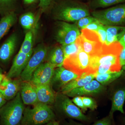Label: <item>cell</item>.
<instances>
[{"label":"cell","mask_w":125,"mask_h":125,"mask_svg":"<svg viewBox=\"0 0 125 125\" xmlns=\"http://www.w3.org/2000/svg\"><path fill=\"white\" fill-rule=\"evenodd\" d=\"M81 98L84 106L87 108H89L92 111L97 109V105L93 98L85 96H81Z\"/></svg>","instance_id":"obj_31"},{"label":"cell","mask_w":125,"mask_h":125,"mask_svg":"<svg viewBox=\"0 0 125 125\" xmlns=\"http://www.w3.org/2000/svg\"><path fill=\"white\" fill-rule=\"evenodd\" d=\"M124 71L122 69L117 72H110L103 74H98L95 75V79L102 85H107L116 80L122 76Z\"/></svg>","instance_id":"obj_24"},{"label":"cell","mask_w":125,"mask_h":125,"mask_svg":"<svg viewBox=\"0 0 125 125\" xmlns=\"http://www.w3.org/2000/svg\"><path fill=\"white\" fill-rule=\"evenodd\" d=\"M54 125H60L59 123L57 122L54 121Z\"/></svg>","instance_id":"obj_44"},{"label":"cell","mask_w":125,"mask_h":125,"mask_svg":"<svg viewBox=\"0 0 125 125\" xmlns=\"http://www.w3.org/2000/svg\"><path fill=\"white\" fill-rule=\"evenodd\" d=\"M48 61L57 67L62 66L64 60V53L61 46H56L48 55Z\"/></svg>","instance_id":"obj_23"},{"label":"cell","mask_w":125,"mask_h":125,"mask_svg":"<svg viewBox=\"0 0 125 125\" xmlns=\"http://www.w3.org/2000/svg\"><path fill=\"white\" fill-rule=\"evenodd\" d=\"M31 56L19 52L14 58L12 65L6 75L7 77L13 79L20 76Z\"/></svg>","instance_id":"obj_15"},{"label":"cell","mask_w":125,"mask_h":125,"mask_svg":"<svg viewBox=\"0 0 125 125\" xmlns=\"http://www.w3.org/2000/svg\"><path fill=\"white\" fill-rule=\"evenodd\" d=\"M120 63L122 69L125 72V47L123 48L119 56Z\"/></svg>","instance_id":"obj_37"},{"label":"cell","mask_w":125,"mask_h":125,"mask_svg":"<svg viewBox=\"0 0 125 125\" xmlns=\"http://www.w3.org/2000/svg\"><path fill=\"white\" fill-rule=\"evenodd\" d=\"M1 94L0 93V96L1 95Z\"/></svg>","instance_id":"obj_47"},{"label":"cell","mask_w":125,"mask_h":125,"mask_svg":"<svg viewBox=\"0 0 125 125\" xmlns=\"http://www.w3.org/2000/svg\"><path fill=\"white\" fill-rule=\"evenodd\" d=\"M95 78V74L83 73L63 86L61 89L60 92L65 94L72 90L84 86L93 80Z\"/></svg>","instance_id":"obj_18"},{"label":"cell","mask_w":125,"mask_h":125,"mask_svg":"<svg viewBox=\"0 0 125 125\" xmlns=\"http://www.w3.org/2000/svg\"><path fill=\"white\" fill-rule=\"evenodd\" d=\"M36 87L38 102L47 105L53 104L56 94L50 85H42Z\"/></svg>","instance_id":"obj_19"},{"label":"cell","mask_w":125,"mask_h":125,"mask_svg":"<svg viewBox=\"0 0 125 125\" xmlns=\"http://www.w3.org/2000/svg\"><path fill=\"white\" fill-rule=\"evenodd\" d=\"M104 26L106 32V45H108L116 42H119L125 33V26Z\"/></svg>","instance_id":"obj_21"},{"label":"cell","mask_w":125,"mask_h":125,"mask_svg":"<svg viewBox=\"0 0 125 125\" xmlns=\"http://www.w3.org/2000/svg\"><path fill=\"white\" fill-rule=\"evenodd\" d=\"M123 124L124 125H125V117H124V120H123Z\"/></svg>","instance_id":"obj_45"},{"label":"cell","mask_w":125,"mask_h":125,"mask_svg":"<svg viewBox=\"0 0 125 125\" xmlns=\"http://www.w3.org/2000/svg\"><path fill=\"white\" fill-rule=\"evenodd\" d=\"M54 121H51L43 125H54Z\"/></svg>","instance_id":"obj_42"},{"label":"cell","mask_w":125,"mask_h":125,"mask_svg":"<svg viewBox=\"0 0 125 125\" xmlns=\"http://www.w3.org/2000/svg\"><path fill=\"white\" fill-rule=\"evenodd\" d=\"M19 92L24 104L34 105L38 103L36 87L30 81H22Z\"/></svg>","instance_id":"obj_17"},{"label":"cell","mask_w":125,"mask_h":125,"mask_svg":"<svg viewBox=\"0 0 125 125\" xmlns=\"http://www.w3.org/2000/svg\"><path fill=\"white\" fill-rule=\"evenodd\" d=\"M72 101L77 107L81 108L84 112L87 111V108L85 107L83 102L81 96H78L74 97Z\"/></svg>","instance_id":"obj_35"},{"label":"cell","mask_w":125,"mask_h":125,"mask_svg":"<svg viewBox=\"0 0 125 125\" xmlns=\"http://www.w3.org/2000/svg\"><path fill=\"white\" fill-rule=\"evenodd\" d=\"M69 125H82L81 124H80V123H71Z\"/></svg>","instance_id":"obj_43"},{"label":"cell","mask_w":125,"mask_h":125,"mask_svg":"<svg viewBox=\"0 0 125 125\" xmlns=\"http://www.w3.org/2000/svg\"><path fill=\"white\" fill-rule=\"evenodd\" d=\"M125 101V85L118 88L115 91L112 98V107L109 115L113 117L117 111L125 113L123 106Z\"/></svg>","instance_id":"obj_20"},{"label":"cell","mask_w":125,"mask_h":125,"mask_svg":"<svg viewBox=\"0 0 125 125\" xmlns=\"http://www.w3.org/2000/svg\"><path fill=\"white\" fill-rule=\"evenodd\" d=\"M18 37L17 34H11L0 47V62L6 63L10 60L15 51Z\"/></svg>","instance_id":"obj_16"},{"label":"cell","mask_w":125,"mask_h":125,"mask_svg":"<svg viewBox=\"0 0 125 125\" xmlns=\"http://www.w3.org/2000/svg\"><path fill=\"white\" fill-rule=\"evenodd\" d=\"M54 104L56 110L64 116L81 121L88 120L87 116L65 94L61 92L56 94Z\"/></svg>","instance_id":"obj_6"},{"label":"cell","mask_w":125,"mask_h":125,"mask_svg":"<svg viewBox=\"0 0 125 125\" xmlns=\"http://www.w3.org/2000/svg\"><path fill=\"white\" fill-rule=\"evenodd\" d=\"M25 108L19 92L0 108V125H21Z\"/></svg>","instance_id":"obj_4"},{"label":"cell","mask_w":125,"mask_h":125,"mask_svg":"<svg viewBox=\"0 0 125 125\" xmlns=\"http://www.w3.org/2000/svg\"><path fill=\"white\" fill-rule=\"evenodd\" d=\"M123 48L119 42L103 45L101 53L97 55L98 66L95 75L121 70L119 56Z\"/></svg>","instance_id":"obj_1"},{"label":"cell","mask_w":125,"mask_h":125,"mask_svg":"<svg viewBox=\"0 0 125 125\" xmlns=\"http://www.w3.org/2000/svg\"><path fill=\"white\" fill-rule=\"evenodd\" d=\"M92 14V16L103 25H125V3L104 10H94Z\"/></svg>","instance_id":"obj_5"},{"label":"cell","mask_w":125,"mask_h":125,"mask_svg":"<svg viewBox=\"0 0 125 125\" xmlns=\"http://www.w3.org/2000/svg\"><path fill=\"white\" fill-rule=\"evenodd\" d=\"M17 20V16L14 11L2 16L0 20V40L15 24Z\"/></svg>","instance_id":"obj_22"},{"label":"cell","mask_w":125,"mask_h":125,"mask_svg":"<svg viewBox=\"0 0 125 125\" xmlns=\"http://www.w3.org/2000/svg\"><path fill=\"white\" fill-rule=\"evenodd\" d=\"M55 0H39V7L41 12H45L52 7Z\"/></svg>","instance_id":"obj_32"},{"label":"cell","mask_w":125,"mask_h":125,"mask_svg":"<svg viewBox=\"0 0 125 125\" xmlns=\"http://www.w3.org/2000/svg\"><path fill=\"white\" fill-rule=\"evenodd\" d=\"M125 3V0H92L90 7L93 9L104 8Z\"/></svg>","instance_id":"obj_26"},{"label":"cell","mask_w":125,"mask_h":125,"mask_svg":"<svg viewBox=\"0 0 125 125\" xmlns=\"http://www.w3.org/2000/svg\"><path fill=\"white\" fill-rule=\"evenodd\" d=\"M105 87L96 80L91 82L82 87L75 89L65 94L69 97L85 96L98 94L105 89Z\"/></svg>","instance_id":"obj_14"},{"label":"cell","mask_w":125,"mask_h":125,"mask_svg":"<svg viewBox=\"0 0 125 125\" xmlns=\"http://www.w3.org/2000/svg\"><path fill=\"white\" fill-rule=\"evenodd\" d=\"M61 47L64 53V59L70 56L76 54L81 49L80 47L76 42L71 44L62 45Z\"/></svg>","instance_id":"obj_29"},{"label":"cell","mask_w":125,"mask_h":125,"mask_svg":"<svg viewBox=\"0 0 125 125\" xmlns=\"http://www.w3.org/2000/svg\"><path fill=\"white\" fill-rule=\"evenodd\" d=\"M57 67L47 62L43 63L35 70L30 81L35 86L50 85L54 70Z\"/></svg>","instance_id":"obj_11"},{"label":"cell","mask_w":125,"mask_h":125,"mask_svg":"<svg viewBox=\"0 0 125 125\" xmlns=\"http://www.w3.org/2000/svg\"><path fill=\"white\" fill-rule=\"evenodd\" d=\"M16 0H0V14L2 16L14 11Z\"/></svg>","instance_id":"obj_28"},{"label":"cell","mask_w":125,"mask_h":125,"mask_svg":"<svg viewBox=\"0 0 125 125\" xmlns=\"http://www.w3.org/2000/svg\"><path fill=\"white\" fill-rule=\"evenodd\" d=\"M19 80L13 79L4 74L0 84V93L6 100L13 99L19 92L21 83Z\"/></svg>","instance_id":"obj_13"},{"label":"cell","mask_w":125,"mask_h":125,"mask_svg":"<svg viewBox=\"0 0 125 125\" xmlns=\"http://www.w3.org/2000/svg\"><path fill=\"white\" fill-rule=\"evenodd\" d=\"M102 25V24L97 20L87 25L85 29L97 32L99 29Z\"/></svg>","instance_id":"obj_36"},{"label":"cell","mask_w":125,"mask_h":125,"mask_svg":"<svg viewBox=\"0 0 125 125\" xmlns=\"http://www.w3.org/2000/svg\"><path fill=\"white\" fill-rule=\"evenodd\" d=\"M25 108L21 125H43L55 121L56 116L49 105L38 102Z\"/></svg>","instance_id":"obj_3"},{"label":"cell","mask_w":125,"mask_h":125,"mask_svg":"<svg viewBox=\"0 0 125 125\" xmlns=\"http://www.w3.org/2000/svg\"><path fill=\"white\" fill-rule=\"evenodd\" d=\"M47 52V48L43 45H39L34 50L26 67L21 75L22 81H30L34 72L46 58Z\"/></svg>","instance_id":"obj_10"},{"label":"cell","mask_w":125,"mask_h":125,"mask_svg":"<svg viewBox=\"0 0 125 125\" xmlns=\"http://www.w3.org/2000/svg\"><path fill=\"white\" fill-rule=\"evenodd\" d=\"M79 76L63 66L56 67L54 70L50 86L54 91L60 90L63 86Z\"/></svg>","instance_id":"obj_12"},{"label":"cell","mask_w":125,"mask_h":125,"mask_svg":"<svg viewBox=\"0 0 125 125\" xmlns=\"http://www.w3.org/2000/svg\"><path fill=\"white\" fill-rule=\"evenodd\" d=\"M3 75H4V74L2 73V70L0 69V84L3 78Z\"/></svg>","instance_id":"obj_41"},{"label":"cell","mask_w":125,"mask_h":125,"mask_svg":"<svg viewBox=\"0 0 125 125\" xmlns=\"http://www.w3.org/2000/svg\"><path fill=\"white\" fill-rule=\"evenodd\" d=\"M6 100L1 94L0 96V108L3 106L6 103Z\"/></svg>","instance_id":"obj_38"},{"label":"cell","mask_w":125,"mask_h":125,"mask_svg":"<svg viewBox=\"0 0 125 125\" xmlns=\"http://www.w3.org/2000/svg\"><path fill=\"white\" fill-rule=\"evenodd\" d=\"M34 28L28 30L26 33L24 39L19 51L29 55H32L33 52V46L34 35Z\"/></svg>","instance_id":"obj_25"},{"label":"cell","mask_w":125,"mask_h":125,"mask_svg":"<svg viewBox=\"0 0 125 125\" xmlns=\"http://www.w3.org/2000/svg\"><path fill=\"white\" fill-rule=\"evenodd\" d=\"M96 32L98 34L100 41L103 45L106 44L107 34L106 32V29L104 25H103Z\"/></svg>","instance_id":"obj_33"},{"label":"cell","mask_w":125,"mask_h":125,"mask_svg":"<svg viewBox=\"0 0 125 125\" xmlns=\"http://www.w3.org/2000/svg\"><path fill=\"white\" fill-rule=\"evenodd\" d=\"M90 15L89 7L77 0H67L58 4L54 10V18L60 21L76 22Z\"/></svg>","instance_id":"obj_2"},{"label":"cell","mask_w":125,"mask_h":125,"mask_svg":"<svg viewBox=\"0 0 125 125\" xmlns=\"http://www.w3.org/2000/svg\"><path fill=\"white\" fill-rule=\"evenodd\" d=\"M80 31V35L75 42L81 49L91 56L99 54L103 45L97 33L86 29Z\"/></svg>","instance_id":"obj_7"},{"label":"cell","mask_w":125,"mask_h":125,"mask_svg":"<svg viewBox=\"0 0 125 125\" xmlns=\"http://www.w3.org/2000/svg\"><path fill=\"white\" fill-rule=\"evenodd\" d=\"M123 75V77H124V79H125V73H124H124H123V75Z\"/></svg>","instance_id":"obj_46"},{"label":"cell","mask_w":125,"mask_h":125,"mask_svg":"<svg viewBox=\"0 0 125 125\" xmlns=\"http://www.w3.org/2000/svg\"><path fill=\"white\" fill-rule=\"evenodd\" d=\"M91 61V56L81 48L76 54L65 58L62 66L80 75L84 73H89Z\"/></svg>","instance_id":"obj_8"},{"label":"cell","mask_w":125,"mask_h":125,"mask_svg":"<svg viewBox=\"0 0 125 125\" xmlns=\"http://www.w3.org/2000/svg\"><path fill=\"white\" fill-rule=\"evenodd\" d=\"M55 33V38L61 45L75 42L81 34V31L75 23L59 21Z\"/></svg>","instance_id":"obj_9"},{"label":"cell","mask_w":125,"mask_h":125,"mask_svg":"<svg viewBox=\"0 0 125 125\" xmlns=\"http://www.w3.org/2000/svg\"><path fill=\"white\" fill-rule=\"evenodd\" d=\"M37 0H23L25 4L29 5L33 4L36 2Z\"/></svg>","instance_id":"obj_40"},{"label":"cell","mask_w":125,"mask_h":125,"mask_svg":"<svg viewBox=\"0 0 125 125\" xmlns=\"http://www.w3.org/2000/svg\"><path fill=\"white\" fill-rule=\"evenodd\" d=\"M97 20L93 16L89 15L81 18L79 20L75 22V24L78 26L80 30H81L85 28V27L90 24L96 21Z\"/></svg>","instance_id":"obj_30"},{"label":"cell","mask_w":125,"mask_h":125,"mask_svg":"<svg viewBox=\"0 0 125 125\" xmlns=\"http://www.w3.org/2000/svg\"><path fill=\"white\" fill-rule=\"evenodd\" d=\"M112 118V117L109 115L108 116L97 121L92 125H113Z\"/></svg>","instance_id":"obj_34"},{"label":"cell","mask_w":125,"mask_h":125,"mask_svg":"<svg viewBox=\"0 0 125 125\" xmlns=\"http://www.w3.org/2000/svg\"><path fill=\"white\" fill-rule=\"evenodd\" d=\"M119 42L123 48L125 47V33Z\"/></svg>","instance_id":"obj_39"},{"label":"cell","mask_w":125,"mask_h":125,"mask_svg":"<svg viewBox=\"0 0 125 125\" xmlns=\"http://www.w3.org/2000/svg\"><path fill=\"white\" fill-rule=\"evenodd\" d=\"M20 21L23 28L28 31L34 27L35 22L34 15L31 12L26 13L21 16Z\"/></svg>","instance_id":"obj_27"}]
</instances>
